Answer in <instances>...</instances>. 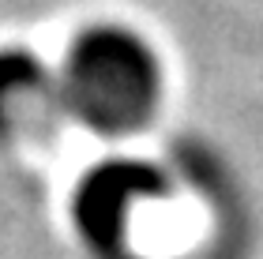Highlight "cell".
<instances>
[{
	"label": "cell",
	"instance_id": "3957f363",
	"mask_svg": "<svg viewBox=\"0 0 263 259\" xmlns=\"http://www.w3.org/2000/svg\"><path fill=\"white\" fill-rule=\"evenodd\" d=\"M61 113V75L30 49H0V143L38 139Z\"/></svg>",
	"mask_w": 263,
	"mask_h": 259
},
{
	"label": "cell",
	"instance_id": "6da1fadb",
	"mask_svg": "<svg viewBox=\"0 0 263 259\" xmlns=\"http://www.w3.org/2000/svg\"><path fill=\"white\" fill-rule=\"evenodd\" d=\"M162 94L158 56L128 27H90L68 49L61 68L64 113L102 135H124L147 124Z\"/></svg>",
	"mask_w": 263,
	"mask_h": 259
},
{
	"label": "cell",
	"instance_id": "7a4b0ae2",
	"mask_svg": "<svg viewBox=\"0 0 263 259\" xmlns=\"http://www.w3.org/2000/svg\"><path fill=\"white\" fill-rule=\"evenodd\" d=\"M165 192V176L136 158H109L94 166L83 176L76 199H71V214L83 233V241L94 252L109 255L124 244L128 218L143 199H154Z\"/></svg>",
	"mask_w": 263,
	"mask_h": 259
}]
</instances>
